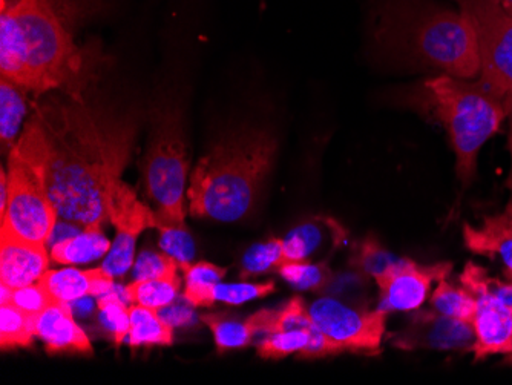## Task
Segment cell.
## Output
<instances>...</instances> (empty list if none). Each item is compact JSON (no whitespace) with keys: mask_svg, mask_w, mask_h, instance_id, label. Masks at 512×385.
<instances>
[{"mask_svg":"<svg viewBox=\"0 0 512 385\" xmlns=\"http://www.w3.org/2000/svg\"><path fill=\"white\" fill-rule=\"evenodd\" d=\"M473 22L480 47L479 80L512 100V16L499 0H454Z\"/></svg>","mask_w":512,"mask_h":385,"instance_id":"9c48e42d","label":"cell"},{"mask_svg":"<svg viewBox=\"0 0 512 385\" xmlns=\"http://www.w3.org/2000/svg\"><path fill=\"white\" fill-rule=\"evenodd\" d=\"M178 261L169 254L142 252L135 261L134 280H149V278H166L178 275Z\"/></svg>","mask_w":512,"mask_h":385,"instance_id":"d6a6232c","label":"cell"},{"mask_svg":"<svg viewBox=\"0 0 512 385\" xmlns=\"http://www.w3.org/2000/svg\"><path fill=\"white\" fill-rule=\"evenodd\" d=\"M275 292V283L253 284V283H218L215 286V301L230 304V306H240L247 301L258 300V298L267 297Z\"/></svg>","mask_w":512,"mask_h":385,"instance_id":"4dcf8cb0","label":"cell"},{"mask_svg":"<svg viewBox=\"0 0 512 385\" xmlns=\"http://www.w3.org/2000/svg\"><path fill=\"white\" fill-rule=\"evenodd\" d=\"M407 102L444 126L456 155L457 178L468 188L476 177L480 151L499 132L511 112L512 100L479 79L442 74L417 85Z\"/></svg>","mask_w":512,"mask_h":385,"instance_id":"5b68a950","label":"cell"},{"mask_svg":"<svg viewBox=\"0 0 512 385\" xmlns=\"http://www.w3.org/2000/svg\"><path fill=\"white\" fill-rule=\"evenodd\" d=\"M34 316L14 304H0V346L2 350L28 347L36 336Z\"/></svg>","mask_w":512,"mask_h":385,"instance_id":"cb8c5ba5","label":"cell"},{"mask_svg":"<svg viewBox=\"0 0 512 385\" xmlns=\"http://www.w3.org/2000/svg\"><path fill=\"white\" fill-rule=\"evenodd\" d=\"M373 40L393 62L479 79L482 62L473 22L436 0H376Z\"/></svg>","mask_w":512,"mask_h":385,"instance_id":"3957f363","label":"cell"},{"mask_svg":"<svg viewBox=\"0 0 512 385\" xmlns=\"http://www.w3.org/2000/svg\"><path fill=\"white\" fill-rule=\"evenodd\" d=\"M505 278H506V283H508V286L511 287V290H512V269L505 270Z\"/></svg>","mask_w":512,"mask_h":385,"instance_id":"74e56055","label":"cell"},{"mask_svg":"<svg viewBox=\"0 0 512 385\" xmlns=\"http://www.w3.org/2000/svg\"><path fill=\"white\" fill-rule=\"evenodd\" d=\"M34 116L45 137L46 181L62 220L83 228L108 220L106 197L122 178L137 123L83 96L50 97Z\"/></svg>","mask_w":512,"mask_h":385,"instance_id":"6da1fadb","label":"cell"},{"mask_svg":"<svg viewBox=\"0 0 512 385\" xmlns=\"http://www.w3.org/2000/svg\"><path fill=\"white\" fill-rule=\"evenodd\" d=\"M48 266L46 246L0 237V284L17 289L37 283Z\"/></svg>","mask_w":512,"mask_h":385,"instance_id":"9a60e30c","label":"cell"},{"mask_svg":"<svg viewBox=\"0 0 512 385\" xmlns=\"http://www.w3.org/2000/svg\"><path fill=\"white\" fill-rule=\"evenodd\" d=\"M181 280L178 275L166 278H149L134 280L125 287L126 300L131 304H142L149 309L161 310L171 306L177 298Z\"/></svg>","mask_w":512,"mask_h":385,"instance_id":"7402d4cb","label":"cell"},{"mask_svg":"<svg viewBox=\"0 0 512 385\" xmlns=\"http://www.w3.org/2000/svg\"><path fill=\"white\" fill-rule=\"evenodd\" d=\"M181 270L186 280L184 300L194 307L214 306L217 303L214 297L215 286L226 277L227 270L212 263H191Z\"/></svg>","mask_w":512,"mask_h":385,"instance_id":"44dd1931","label":"cell"},{"mask_svg":"<svg viewBox=\"0 0 512 385\" xmlns=\"http://www.w3.org/2000/svg\"><path fill=\"white\" fill-rule=\"evenodd\" d=\"M431 306L434 310L456 320L473 323L477 312V300L470 290L454 286L447 278L437 283L436 290L431 295Z\"/></svg>","mask_w":512,"mask_h":385,"instance_id":"603a6c76","label":"cell"},{"mask_svg":"<svg viewBox=\"0 0 512 385\" xmlns=\"http://www.w3.org/2000/svg\"><path fill=\"white\" fill-rule=\"evenodd\" d=\"M499 2L508 11L509 16H512V0H499Z\"/></svg>","mask_w":512,"mask_h":385,"instance_id":"8d00e7d4","label":"cell"},{"mask_svg":"<svg viewBox=\"0 0 512 385\" xmlns=\"http://www.w3.org/2000/svg\"><path fill=\"white\" fill-rule=\"evenodd\" d=\"M391 343L401 350H471L476 343L473 323L442 315L437 310H414L410 323L394 333Z\"/></svg>","mask_w":512,"mask_h":385,"instance_id":"4fadbf2b","label":"cell"},{"mask_svg":"<svg viewBox=\"0 0 512 385\" xmlns=\"http://www.w3.org/2000/svg\"><path fill=\"white\" fill-rule=\"evenodd\" d=\"M160 231V247L166 254L174 257L178 261V266H188L192 263L195 255V243L192 240L186 228H172V226H163Z\"/></svg>","mask_w":512,"mask_h":385,"instance_id":"1f68e13d","label":"cell"},{"mask_svg":"<svg viewBox=\"0 0 512 385\" xmlns=\"http://www.w3.org/2000/svg\"><path fill=\"white\" fill-rule=\"evenodd\" d=\"M451 263L424 264L398 260L376 275L379 287V309L384 312H414L427 301L433 283L450 275Z\"/></svg>","mask_w":512,"mask_h":385,"instance_id":"7c38bea8","label":"cell"},{"mask_svg":"<svg viewBox=\"0 0 512 385\" xmlns=\"http://www.w3.org/2000/svg\"><path fill=\"white\" fill-rule=\"evenodd\" d=\"M25 93L22 86L0 77V140L4 151L14 148L20 129L25 128L23 120L28 112Z\"/></svg>","mask_w":512,"mask_h":385,"instance_id":"d6986e66","label":"cell"},{"mask_svg":"<svg viewBox=\"0 0 512 385\" xmlns=\"http://www.w3.org/2000/svg\"><path fill=\"white\" fill-rule=\"evenodd\" d=\"M278 274L295 289L316 290L329 281V269L325 264H313L310 261L284 263Z\"/></svg>","mask_w":512,"mask_h":385,"instance_id":"f546056e","label":"cell"},{"mask_svg":"<svg viewBox=\"0 0 512 385\" xmlns=\"http://www.w3.org/2000/svg\"><path fill=\"white\" fill-rule=\"evenodd\" d=\"M39 283L54 300L68 304L85 297H105L115 290L114 277L102 266L91 270H48Z\"/></svg>","mask_w":512,"mask_h":385,"instance_id":"2e32d148","label":"cell"},{"mask_svg":"<svg viewBox=\"0 0 512 385\" xmlns=\"http://www.w3.org/2000/svg\"><path fill=\"white\" fill-rule=\"evenodd\" d=\"M34 329L50 353H92L89 338L74 320L68 303L53 301L36 316Z\"/></svg>","mask_w":512,"mask_h":385,"instance_id":"5bb4252c","label":"cell"},{"mask_svg":"<svg viewBox=\"0 0 512 385\" xmlns=\"http://www.w3.org/2000/svg\"><path fill=\"white\" fill-rule=\"evenodd\" d=\"M97 307L102 315L103 324L108 327L114 336L117 346H122L131 330V315L125 301L119 297V293L111 292L105 297L97 298Z\"/></svg>","mask_w":512,"mask_h":385,"instance_id":"f1b7e54d","label":"cell"},{"mask_svg":"<svg viewBox=\"0 0 512 385\" xmlns=\"http://www.w3.org/2000/svg\"><path fill=\"white\" fill-rule=\"evenodd\" d=\"M53 301L56 300L51 297L50 292L37 281V283L13 289L10 304H14V306L19 307L23 312H27L28 315L36 318V316L40 315Z\"/></svg>","mask_w":512,"mask_h":385,"instance_id":"836d02e7","label":"cell"},{"mask_svg":"<svg viewBox=\"0 0 512 385\" xmlns=\"http://www.w3.org/2000/svg\"><path fill=\"white\" fill-rule=\"evenodd\" d=\"M203 321L211 327L215 344L220 352L250 346L253 338L260 333L252 316L244 321H234L223 320L220 316L206 315L203 316Z\"/></svg>","mask_w":512,"mask_h":385,"instance_id":"d4e9b609","label":"cell"},{"mask_svg":"<svg viewBox=\"0 0 512 385\" xmlns=\"http://www.w3.org/2000/svg\"><path fill=\"white\" fill-rule=\"evenodd\" d=\"M112 243L103 234L100 224H92L76 237L63 238L54 244L51 258L59 264H83L108 255Z\"/></svg>","mask_w":512,"mask_h":385,"instance_id":"ac0fdd59","label":"cell"},{"mask_svg":"<svg viewBox=\"0 0 512 385\" xmlns=\"http://www.w3.org/2000/svg\"><path fill=\"white\" fill-rule=\"evenodd\" d=\"M83 14L79 0H2L0 76L37 96L56 89L82 96L88 59L73 25Z\"/></svg>","mask_w":512,"mask_h":385,"instance_id":"7a4b0ae2","label":"cell"},{"mask_svg":"<svg viewBox=\"0 0 512 385\" xmlns=\"http://www.w3.org/2000/svg\"><path fill=\"white\" fill-rule=\"evenodd\" d=\"M188 174V143L180 109L165 106L157 111L148 151L143 158L146 195L155 206L157 229L163 226L186 228L184 188Z\"/></svg>","mask_w":512,"mask_h":385,"instance_id":"52a82bcc","label":"cell"},{"mask_svg":"<svg viewBox=\"0 0 512 385\" xmlns=\"http://www.w3.org/2000/svg\"><path fill=\"white\" fill-rule=\"evenodd\" d=\"M160 310L149 309L142 304H131V330L129 346H171L174 343V327L161 316Z\"/></svg>","mask_w":512,"mask_h":385,"instance_id":"ffe728a7","label":"cell"},{"mask_svg":"<svg viewBox=\"0 0 512 385\" xmlns=\"http://www.w3.org/2000/svg\"><path fill=\"white\" fill-rule=\"evenodd\" d=\"M398 260L399 258L388 254L384 247L376 243L375 240H367L361 246V251H359L356 263H358L359 267L365 270L368 275L375 278L376 275L384 272L387 267H390L391 264L396 263Z\"/></svg>","mask_w":512,"mask_h":385,"instance_id":"e575fe53","label":"cell"},{"mask_svg":"<svg viewBox=\"0 0 512 385\" xmlns=\"http://www.w3.org/2000/svg\"><path fill=\"white\" fill-rule=\"evenodd\" d=\"M7 186V208L0 214V237L46 246L59 214L48 192L45 137L34 114L8 152Z\"/></svg>","mask_w":512,"mask_h":385,"instance_id":"8992f818","label":"cell"},{"mask_svg":"<svg viewBox=\"0 0 512 385\" xmlns=\"http://www.w3.org/2000/svg\"><path fill=\"white\" fill-rule=\"evenodd\" d=\"M463 241L468 251L483 257H499L512 269V197L503 211L483 218L482 226H463Z\"/></svg>","mask_w":512,"mask_h":385,"instance_id":"e0dca14e","label":"cell"},{"mask_svg":"<svg viewBox=\"0 0 512 385\" xmlns=\"http://www.w3.org/2000/svg\"><path fill=\"white\" fill-rule=\"evenodd\" d=\"M460 284L477 300L473 320L476 343L471 352L476 361L488 356L512 358V290L508 283L491 278L479 264L468 263Z\"/></svg>","mask_w":512,"mask_h":385,"instance_id":"ba28073f","label":"cell"},{"mask_svg":"<svg viewBox=\"0 0 512 385\" xmlns=\"http://www.w3.org/2000/svg\"><path fill=\"white\" fill-rule=\"evenodd\" d=\"M284 264V240L272 238L250 247L241 261V277L278 272Z\"/></svg>","mask_w":512,"mask_h":385,"instance_id":"83f0119b","label":"cell"},{"mask_svg":"<svg viewBox=\"0 0 512 385\" xmlns=\"http://www.w3.org/2000/svg\"><path fill=\"white\" fill-rule=\"evenodd\" d=\"M108 220L115 228V240L102 267L112 277H122L135 260V244L145 229L158 228L157 215L143 201L138 200L134 189L122 178L115 180L106 197Z\"/></svg>","mask_w":512,"mask_h":385,"instance_id":"8fae6325","label":"cell"},{"mask_svg":"<svg viewBox=\"0 0 512 385\" xmlns=\"http://www.w3.org/2000/svg\"><path fill=\"white\" fill-rule=\"evenodd\" d=\"M315 326L329 336L341 353L375 355L387 332V312L358 309L335 298H319L309 307Z\"/></svg>","mask_w":512,"mask_h":385,"instance_id":"30bf717a","label":"cell"},{"mask_svg":"<svg viewBox=\"0 0 512 385\" xmlns=\"http://www.w3.org/2000/svg\"><path fill=\"white\" fill-rule=\"evenodd\" d=\"M329 224L312 223L301 224L298 228L289 232L284 240V263H296V261H310L313 254L321 249L324 244L325 231Z\"/></svg>","mask_w":512,"mask_h":385,"instance_id":"484cf974","label":"cell"},{"mask_svg":"<svg viewBox=\"0 0 512 385\" xmlns=\"http://www.w3.org/2000/svg\"><path fill=\"white\" fill-rule=\"evenodd\" d=\"M278 140L267 128L240 126L200 158L188 189L192 217L223 223L246 217L272 171Z\"/></svg>","mask_w":512,"mask_h":385,"instance_id":"277c9868","label":"cell"},{"mask_svg":"<svg viewBox=\"0 0 512 385\" xmlns=\"http://www.w3.org/2000/svg\"><path fill=\"white\" fill-rule=\"evenodd\" d=\"M508 152H509V157H511V163H512V108H511V112H509Z\"/></svg>","mask_w":512,"mask_h":385,"instance_id":"d590c367","label":"cell"},{"mask_svg":"<svg viewBox=\"0 0 512 385\" xmlns=\"http://www.w3.org/2000/svg\"><path fill=\"white\" fill-rule=\"evenodd\" d=\"M315 330L316 326H313L312 329H293L264 335L258 344V355L263 359H281L293 353L299 355L309 346Z\"/></svg>","mask_w":512,"mask_h":385,"instance_id":"4316f807","label":"cell"}]
</instances>
